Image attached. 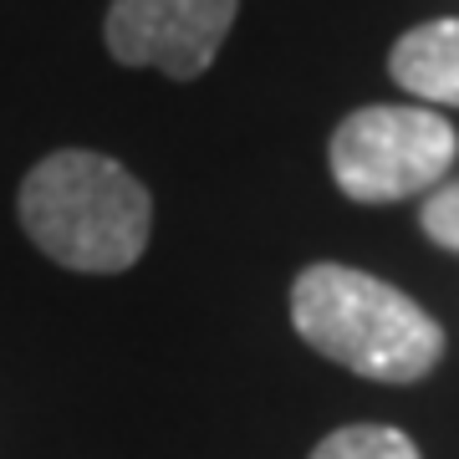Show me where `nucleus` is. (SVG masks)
I'll list each match as a JSON object with an SVG mask.
<instances>
[{
    "label": "nucleus",
    "instance_id": "1",
    "mask_svg": "<svg viewBox=\"0 0 459 459\" xmlns=\"http://www.w3.org/2000/svg\"><path fill=\"white\" fill-rule=\"evenodd\" d=\"M16 210L41 255L87 276H117L138 265L153 230L148 189L117 159L92 148L47 153L21 184Z\"/></svg>",
    "mask_w": 459,
    "mask_h": 459
},
{
    "label": "nucleus",
    "instance_id": "2",
    "mask_svg": "<svg viewBox=\"0 0 459 459\" xmlns=\"http://www.w3.org/2000/svg\"><path fill=\"white\" fill-rule=\"evenodd\" d=\"M291 322L322 358L373 383H419L444 358V327L398 286L352 265H307L291 286Z\"/></svg>",
    "mask_w": 459,
    "mask_h": 459
},
{
    "label": "nucleus",
    "instance_id": "3",
    "mask_svg": "<svg viewBox=\"0 0 459 459\" xmlns=\"http://www.w3.org/2000/svg\"><path fill=\"white\" fill-rule=\"evenodd\" d=\"M459 159V133L434 108H358L332 133V179L358 204H398L434 195Z\"/></svg>",
    "mask_w": 459,
    "mask_h": 459
},
{
    "label": "nucleus",
    "instance_id": "4",
    "mask_svg": "<svg viewBox=\"0 0 459 459\" xmlns=\"http://www.w3.org/2000/svg\"><path fill=\"white\" fill-rule=\"evenodd\" d=\"M240 0H113L108 51L123 66H159L174 82H195L220 56Z\"/></svg>",
    "mask_w": 459,
    "mask_h": 459
},
{
    "label": "nucleus",
    "instance_id": "5",
    "mask_svg": "<svg viewBox=\"0 0 459 459\" xmlns=\"http://www.w3.org/2000/svg\"><path fill=\"white\" fill-rule=\"evenodd\" d=\"M388 72L429 108H459V21H424L394 41Z\"/></svg>",
    "mask_w": 459,
    "mask_h": 459
},
{
    "label": "nucleus",
    "instance_id": "6",
    "mask_svg": "<svg viewBox=\"0 0 459 459\" xmlns=\"http://www.w3.org/2000/svg\"><path fill=\"white\" fill-rule=\"evenodd\" d=\"M312 459H419V444L388 424H347L316 444Z\"/></svg>",
    "mask_w": 459,
    "mask_h": 459
},
{
    "label": "nucleus",
    "instance_id": "7",
    "mask_svg": "<svg viewBox=\"0 0 459 459\" xmlns=\"http://www.w3.org/2000/svg\"><path fill=\"white\" fill-rule=\"evenodd\" d=\"M419 225H424V235L434 240V246L459 250V179H455V184H439V189L424 199Z\"/></svg>",
    "mask_w": 459,
    "mask_h": 459
}]
</instances>
